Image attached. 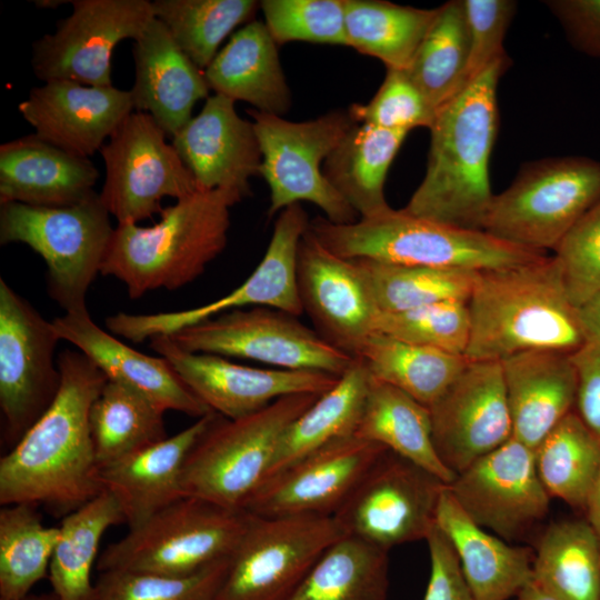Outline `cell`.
<instances>
[{
	"label": "cell",
	"mask_w": 600,
	"mask_h": 600,
	"mask_svg": "<svg viewBox=\"0 0 600 600\" xmlns=\"http://www.w3.org/2000/svg\"><path fill=\"white\" fill-rule=\"evenodd\" d=\"M57 361L54 400L0 459V504H42L64 517L102 491L89 414L108 378L78 349Z\"/></svg>",
	"instance_id": "6da1fadb"
},
{
	"label": "cell",
	"mask_w": 600,
	"mask_h": 600,
	"mask_svg": "<svg viewBox=\"0 0 600 600\" xmlns=\"http://www.w3.org/2000/svg\"><path fill=\"white\" fill-rule=\"evenodd\" d=\"M507 67L492 64L437 112L426 173L404 211L483 230L494 196L489 164L499 128L497 88Z\"/></svg>",
	"instance_id": "7a4b0ae2"
},
{
	"label": "cell",
	"mask_w": 600,
	"mask_h": 600,
	"mask_svg": "<svg viewBox=\"0 0 600 600\" xmlns=\"http://www.w3.org/2000/svg\"><path fill=\"white\" fill-rule=\"evenodd\" d=\"M467 306L468 360L501 361L529 350L574 352L583 346L577 308L553 256L480 271Z\"/></svg>",
	"instance_id": "3957f363"
},
{
	"label": "cell",
	"mask_w": 600,
	"mask_h": 600,
	"mask_svg": "<svg viewBox=\"0 0 600 600\" xmlns=\"http://www.w3.org/2000/svg\"><path fill=\"white\" fill-rule=\"evenodd\" d=\"M242 199L229 190H198L163 208L152 226L118 223L100 273L120 280L131 299L192 282L224 250L230 209Z\"/></svg>",
	"instance_id": "277c9868"
},
{
	"label": "cell",
	"mask_w": 600,
	"mask_h": 600,
	"mask_svg": "<svg viewBox=\"0 0 600 600\" xmlns=\"http://www.w3.org/2000/svg\"><path fill=\"white\" fill-rule=\"evenodd\" d=\"M308 231L348 259L472 271L503 269L542 258L543 251L502 241L483 230L463 229L390 208L352 223L310 220Z\"/></svg>",
	"instance_id": "5b68a950"
},
{
	"label": "cell",
	"mask_w": 600,
	"mask_h": 600,
	"mask_svg": "<svg viewBox=\"0 0 600 600\" xmlns=\"http://www.w3.org/2000/svg\"><path fill=\"white\" fill-rule=\"evenodd\" d=\"M251 519L244 509L184 496L110 543L97 569L192 574L230 558Z\"/></svg>",
	"instance_id": "8992f818"
},
{
	"label": "cell",
	"mask_w": 600,
	"mask_h": 600,
	"mask_svg": "<svg viewBox=\"0 0 600 600\" xmlns=\"http://www.w3.org/2000/svg\"><path fill=\"white\" fill-rule=\"evenodd\" d=\"M0 206V243L30 247L46 262L50 298L64 313L87 312L114 229L99 193L67 207Z\"/></svg>",
	"instance_id": "52a82bcc"
},
{
	"label": "cell",
	"mask_w": 600,
	"mask_h": 600,
	"mask_svg": "<svg viewBox=\"0 0 600 600\" xmlns=\"http://www.w3.org/2000/svg\"><path fill=\"white\" fill-rule=\"evenodd\" d=\"M319 396H287L239 419L217 413L186 462L184 494L243 509L267 479L282 434Z\"/></svg>",
	"instance_id": "ba28073f"
},
{
	"label": "cell",
	"mask_w": 600,
	"mask_h": 600,
	"mask_svg": "<svg viewBox=\"0 0 600 600\" xmlns=\"http://www.w3.org/2000/svg\"><path fill=\"white\" fill-rule=\"evenodd\" d=\"M600 199V161L582 156L526 163L512 183L494 194L483 231L528 249L554 250Z\"/></svg>",
	"instance_id": "9c48e42d"
},
{
	"label": "cell",
	"mask_w": 600,
	"mask_h": 600,
	"mask_svg": "<svg viewBox=\"0 0 600 600\" xmlns=\"http://www.w3.org/2000/svg\"><path fill=\"white\" fill-rule=\"evenodd\" d=\"M248 113L262 156L260 176L270 190L269 217L306 201L321 209L332 223L358 220L359 214L322 171L327 157L357 123L348 110L299 122L254 109Z\"/></svg>",
	"instance_id": "30bf717a"
},
{
	"label": "cell",
	"mask_w": 600,
	"mask_h": 600,
	"mask_svg": "<svg viewBox=\"0 0 600 600\" xmlns=\"http://www.w3.org/2000/svg\"><path fill=\"white\" fill-rule=\"evenodd\" d=\"M182 350L250 359L278 369L342 376L354 357L291 316L267 307L233 309L169 336Z\"/></svg>",
	"instance_id": "8fae6325"
},
{
	"label": "cell",
	"mask_w": 600,
	"mask_h": 600,
	"mask_svg": "<svg viewBox=\"0 0 600 600\" xmlns=\"http://www.w3.org/2000/svg\"><path fill=\"white\" fill-rule=\"evenodd\" d=\"M344 532L333 516L252 519L229 558L216 600H287Z\"/></svg>",
	"instance_id": "7c38bea8"
},
{
	"label": "cell",
	"mask_w": 600,
	"mask_h": 600,
	"mask_svg": "<svg viewBox=\"0 0 600 600\" xmlns=\"http://www.w3.org/2000/svg\"><path fill=\"white\" fill-rule=\"evenodd\" d=\"M106 178L100 200L118 223H138L162 211V200L198 191L167 133L148 113L131 112L100 149Z\"/></svg>",
	"instance_id": "4fadbf2b"
},
{
	"label": "cell",
	"mask_w": 600,
	"mask_h": 600,
	"mask_svg": "<svg viewBox=\"0 0 600 600\" xmlns=\"http://www.w3.org/2000/svg\"><path fill=\"white\" fill-rule=\"evenodd\" d=\"M447 484L387 450L333 514L346 536L389 551L427 539Z\"/></svg>",
	"instance_id": "5bb4252c"
},
{
	"label": "cell",
	"mask_w": 600,
	"mask_h": 600,
	"mask_svg": "<svg viewBox=\"0 0 600 600\" xmlns=\"http://www.w3.org/2000/svg\"><path fill=\"white\" fill-rule=\"evenodd\" d=\"M52 322L0 279V409L13 447L54 400L61 382Z\"/></svg>",
	"instance_id": "9a60e30c"
},
{
	"label": "cell",
	"mask_w": 600,
	"mask_h": 600,
	"mask_svg": "<svg viewBox=\"0 0 600 600\" xmlns=\"http://www.w3.org/2000/svg\"><path fill=\"white\" fill-rule=\"evenodd\" d=\"M71 13L37 39L31 67L42 82L69 80L86 86L112 84L117 44L137 39L154 18L148 0H72Z\"/></svg>",
	"instance_id": "2e32d148"
},
{
	"label": "cell",
	"mask_w": 600,
	"mask_h": 600,
	"mask_svg": "<svg viewBox=\"0 0 600 600\" xmlns=\"http://www.w3.org/2000/svg\"><path fill=\"white\" fill-rule=\"evenodd\" d=\"M448 487L473 522L507 541L540 523L551 499L538 476L534 451L513 437L457 474Z\"/></svg>",
	"instance_id": "e0dca14e"
},
{
	"label": "cell",
	"mask_w": 600,
	"mask_h": 600,
	"mask_svg": "<svg viewBox=\"0 0 600 600\" xmlns=\"http://www.w3.org/2000/svg\"><path fill=\"white\" fill-rule=\"evenodd\" d=\"M428 409L437 454L454 474L512 437L500 361L469 360Z\"/></svg>",
	"instance_id": "ac0fdd59"
},
{
	"label": "cell",
	"mask_w": 600,
	"mask_h": 600,
	"mask_svg": "<svg viewBox=\"0 0 600 600\" xmlns=\"http://www.w3.org/2000/svg\"><path fill=\"white\" fill-rule=\"evenodd\" d=\"M149 346L208 408L227 419L252 414L287 396L322 394L339 379L326 372L260 369L217 354L188 352L169 336H156Z\"/></svg>",
	"instance_id": "d6986e66"
},
{
	"label": "cell",
	"mask_w": 600,
	"mask_h": 600,
	"mask_svg": "<svg viewBox=\"0 0 600 600\" xmlns=\"http://www.w3.org/2000/svg\"><path fill=\"white\" fill-rule=\"evenodd\" d=\"M387 450L357 436L333 441L264 480L243 509L262 518L333 516Z\"/></svg>",
	"instance_id": "ffe728a7"
},
{
	"label": "cell",
	"mask_w": 600,
	"mask_h": 600,
	"mask_svg": "<svg viewBox=\"0 0 600 600\" xmlns=\"http://www.w3.org/2000/svg\"><path fill=\"white\" fill-rule=\"evenodd\" d=\"M298 287L303 312L317 331L356 357L373 333L379 312L358 261L333 253L307 230L299 249Z\"/></svg>",
	"instance_id": "44dd1931"
},
{
	"label": "cell",
	"mask_w": 600,
	"mask_h": 600,
	"mask_svg": "<svg viewBox=\"0 0 600 600\" xmlns=\"http://www.w3.org/2000/svg\"><path fill=\"white\" fill-rule=\"evenodd\" d=\"M133 109L130 90L69 80L43 82L18 106L38 137L82 158L100 151Z\"/></svg>",
	"instance_id": "7402d4cb"
},
{
	"label": "cell",
	"mask_w": 600,
	"mask_h": 600,
	"mask_svg": "<svg viewBox=\"0 0 600 600\" xmlns=\"http://www.w3.org/2000/svg\"><path fill=\"white\" fill-rule=\"evenodd\" d=\"M234 103L209 96L171 143L199 190L223 189L244 198L251 194L250 179L260 176L262 156L253 122L240 117Z\"/></svg>",
	"instance_id": "603a6c76"
},
{
	"label": "cell",
	"mask_w": 600,
	"mask_h": 600,
	"mask_svg": "<svg viewBox=\"0 0 600 600\" xmlns=\"http://www.w3.org/2000/svg\"><path fill=\"white\" fill-rule=\"evenodd\" d=\"M51 322L59 339L73 344L108 380L138 390L166 411L173 410L197 419L213 412L164 358L141 353L121 342L93 322L88 311L64 313Z\"/></svg>",
	"instance_id": "cb8c5ba5"
},
{
	"label": "cell",
	"mask_w": 600,
	"mask_h": 600,
	"mask_svg": "<svg viewBox=\"0 0 600 600\" xmlns=\"http://www.w3.org/2000/svg\"><path fill=\"white\" fill-rule=\"evenodd\" d=\"M133 41V107L152 117L172 138L192 118L196 103L209 97L203 70L178 47L157 18Z\"/></svg>",
	"instance_id": "d4e9b609"
},
{
	"label": "cell",
	"mask_w": 600,
	"mask_h": 600,
	"mask_svg": "<svg viewBox=\"0 0 600 600\" xmlns=\"http://www.w3.org/2000/svg\"><path fill=\"white\" fill-rule=\"evenodd\" d=\"M216 416H203L178 433L100 469L101 488L117 499L129 529L186 496V462Z\"/></svg>",
	"instance_id": "484cf974"
},
{
	"label": "cell",
	"mask_w": 600,
	"mask_h": 600,
	"mask_svg": "<svg viewBox=\"0 0 600 600\" xmlns=\"http://www.w3.org/2000/svg\"><path fill=\"white\" fill-rule=\"evenodd\" d=\"M500 362L512 437L534 451L576 409L578 374L572 352L529 350Z\"/></svg>",
	"instance_id": "4316f807"
},
{
	"label": "cell",
	"mask_w": 600,
	"mask_h": 600,
	"mask_svg": "<svg viewBox=\"0 0 600 600\" xmlns=\"http://www.w3.org/2000/svg\"><path fill=\"white\" fill-rule=\"evenodd\" d=\"M99 170L34 132L0 146V204L67 207L96 193Z\"/></svg>",
	"instance_id": "83f0119b"
},
{
	"label": "cell",
	"mask_w": 600,
	"mask_h": 600,
	"mask_svg": "<svg viewBox=\"0 0 600 600\" xmlns=\"http://www.w3.org/2000/svg\"><path fill=\"white\" fill-rule=\"evenodd\" d=\"M310 220L300 203L280 211L263 258L239 287L207 304L176 313L187 328L220 313L248 307H267L294 317L303 313L298 287V259Z\"/></svg>",
	"instance_id": "f1b7e54d"
},
{
	"label": "cell",
	"mask_w": 600,
	"mask_h": 600,
	"mask_svg": "<svg viewBox=\"0 0 600 600\" xmlns=\"http://www.w3.org/2000/svg\"><path fill=\"white\" fill-rule=\"evenodd\" d=\"M436 524L450 541L473 600H510L532 580V551L479 527L448 486L438 502Z\"/></svg>",
	"instance_id": "f546056e"
},
{
	"label": "cell",
	"mask_w": 600,
	"mask_h": 600,
	"mask_svg": "<svg viewBox=\"0 0 600 600\" xmlns=\"http://www.w3.org/2000/svg\"><path fill=\"white\" fill-rule=\"evenodd\" d=\"M203 73L214 93L254 110L282 117L290 109L291 92L264 22L252 20L236 31Z\"/></svg>",
	"instance_id": "4dcf8cb0"
},
{
	"label": "cell",
	"mask_w": 600,
	"mask_h": 600,
	"mask_svg": "<svg viewBox=\"0 0 600 600\" xmlns=\"http://www.w3.org/2000/svg\"><path fill=\"white\" fill-rule=\"evenodd\" d=\"M407 134V131L356 123L324 160V177L359 219L391 208L386 200L384 183Z\"/></svg>",
	"instance_id": "1f68e13d"
},
{
	"label": "cell",
	"mask_w": 600,
	"mask_h": 600,
	"mask_svg": "<svg viewBox=\"0 0 600 600\" xmlns=\"http://www.w3.org/2000/svg\"><path fill=\"white\" fill-rule=\"evenodd\" d=\"M354 436L383 446L434 474L447 486L457 477L437 454L428 407L372 377Z\"/></svg>",
	"instance_id": "d6a6232c"
},
{
	"label": "cell",
	"mask_w": 600,
	"mask_h": 600,
	"mask_svg": "<svg viewBox=\"0 0 600 600\" xmlns=\"http://www.w3.org/2000/svg\"><path fill=\"white\" fill-rule=\"evenodd\" d=\"M370 380L366 364L354 357L334 386L320 394L287 428L267 479L333 441L354 436Z\"/></svg>",
	"instance_id": "836d02e7"
},
{
	"label": "cell",
	"mask_w": 600,
	"mask_h": 600,
	"mask_svg": "<svg viewBox=\"0 0 600 600\" xmlns=\"http://www.w3.org/2000/svg\"><path fill=\"white\" fill-rule=\"evenodd\" d=\"M532 581L556 600H600V539L587 519L558 521L542 532Z\"/></svg>",
	"instance_id": "e575fe53"
},
{
	"label": "cell",
	"mask_w": 600,
	"mask_h": 600,
	"mask_svg": "<svg viewBox=\"0 0 600 600\" xmlns=\"http://www.w3.org/2000/svg\"><path fill=\"white\" fill-rule=\"evenodd\" d=\"M120 523H126L121 507L106 490L62 518L48 572L58 600H93L91 571L100 541L110 527Z\"/></svg>",
	"instance_id": "d590c367"
},
{
	"label": "cell",
	"mask_w": 600,
	"mask_h": 600,
	"mask_svg": "<svg viewBox=\"0 0 600 600\" xmlns=\"http://www.w3.org/2000/svg\"><path fill=\"white\" fill-rule=\"evenodd\" d=\"M166 412L138 390L107 380L89 414L99 470L166 439Z\"/></svg>",
	"instance_id": "8d00e7d4"
},
{
	"label": "cell",
	"mask_w": 600,
	"mask_h": 600,
	"mask_svg": "<svg viewBox=\"0 0 600 600\" xmlns=\"http://www.w3.org/2000/svg\"><path fill=\"white\" fill-rule=\"evenodd\" d=\"M357 358L373 379L389 383L430 407L460 374L469 360L439 349L371 333Z\"/></svg>",
	"instance_id": "74e56055"
},
{
	"label": "cell",
	"mask_w": 600,
	"mask_h": 600,
	"mask_svg": "<svg viewBox=\"0 0 600 600\" xmlns=\"http://www.w3.org/2000/svg\"><path fill=\"white\" fill-rule=\"evenodd\" d=\"M388 552L343 536L321 554L287 600H386Z\"/></svg>",
	"instance_id": "f35d334b"
},
{
	"label": "cell",
	"mask_w": 600,
	"mask_h": 600,
	"mask_svg": "<svg viewBox=\"0 0 600 600\" xmlns=\"http://www.w3.org/2000/svg\"><path fill=\"white\" fill-rule=\"evenodd\" d=\"M348 47L404 70L429 30L436 9L381 0H344Z\"/></svg>",
	"instance_id": "ab89813d"
},
{
	"label": "cell",
	"mask_w": 600,
	"mask_h": 600,
	"mask_svg": "<svg viewBox=\"0 0 600 600\" xmlns=\"http://www.w3.org/2000/svg\"><path fill=\"white\" fill-rule=\"evenodd\" d=\"M469 38L462 0L437 8L436 17L404 71L438 112L467 87Z\"/></svg>",
	"instance_id": "60d3db41"
},
{
	"label": "cell",
	"mask_w": 600,
	"mask_h": 600,
	"mask_svg": "<svg viewBox=\"0 0 600 600\" xmlns=\"http://www.w3.org/2000/svg\"><path fill=\"white\" fill-rule=\"evenodd\" d=\"M534 461L551 498L586 510L600 469V439L576 410L544 437L534 450Z\"/></svg>",
	"instance_id": "b9f144b4"
},
{
	"label": "cell",
	"mask_w": 600,
	"mask_h": 600,
	"mask_svg": "<svg viewBox=\"0 0 600 600\" xmlns=\"http://www.w3.org/2000/svg\"><path fill=\"white\" fill-rule=\"evenodd\" d=\"M59 536V526H44L37 506H1L0 600H23L31 594L49 572Z\"/></svg>",
	"instance_id": "7bdbcfd3"
},
{
	"label": "cell",
	"mask_w": 600,
	"mask_h": 600,
	"mask_svg": "<svg viewBox=\"0 0 600 600\" xmlns=\"http://www.w3.org/2000/svg\"><path fill=\"white\" fill-rule=\"evenodd\" d=\"M379 312L468 301L480 271L356 259Z\"/></svg>",
	"instance_id": "ee69618b"
},
{
	"label": "cell",
	"mask_w": 600,
	"mask_h": 600,
	"mask_svg": "<svg viewBox=\"0 0 600 600\" xmlns=\"http://www.w3.org/2000/svg\"><path fill=\"white\" fill-rule=\"evenodd\" d=\"M254 0H156L153 16L178 47L201 70L211 63L222 41L240 24L252 21Z\"/></svg>",
	"instance_id": "f6af8a7d"
},
{
	"label": "cell",
	"mask_w": 600,
	"mask_h": 600,
	"mask_svg": "<svg viewBox=\"0 0 600 600\" xmlns=\"http://www.w3.org/2000/svg\"><path fill=\"white\" fill-rule=\"evenodd\" d=\"M229 558L188 576L111 570L100 572L93 600H216Z\"/></svg>",
	"instance_id": "bcb514c9"
},
{
	"label": "cell",
	"mask_w": 600,
	"mask_h": 600,
	"mask_svg": "<svg viewBox=\"0 0 600 600\" xmlns=\"http://www.w3.org/2000/svg\"><path fill=\"white\" fill-rule=\"evenodd\" d=\"M373 332L464 356L470 337L466 301H443L401 312H378Z\"/></svg>",
	"instance_id": "7dc6e473"
},
{
	"label": "cell",
	"mask_w": 600,
	"mask_h": 600,
	"mask_svg": "<svg viewBox=\"0 0 600 600\" xmlns=\"http://www.w3.org/2000/svg\"><path fill=\"white\" fill-rule=\"evenodd\" d=\"M264 24L277 44L347 46L344 0H263Z\"/></svg>",
	"instance_id": "c3c4849f"
},
{
	"label": "cell",
	"mask_w": 600,
	"mask_h": 600,
	"mask_svg": "<svg viewBox=\"0 0 600 600\" xmlns=\"http://www.w3.org/2000/svg\"><path fill=\"white\" fill-rule=\"evenodd\" d=\"M348 112L357 123L407 131L430 129L437 112L404 70L387 69L384 80L366 104L353 103Z\"/></svg>",
	"instance_id": "681fc988"
},
{
	"label": "cell",
	"mask_w": 600,
	"mask_h": 600,
	"mask_svg": "<svg viewBox=\"0 0 600 600\" xmlns=\"http://www.w3.org/2000/svg\"><path fill=\"white\" fill-rule=\"evenodd\" d=\"M553 251L568 297L576 308L600 291V199Z\"/></svg>",
	"instance_id": "f907efd6"
},
{
	"label": "cell",
	"mask_w": 600,
	"mask_h": 600,
	"mask_svg": "<svg viewBox=\"0 0 600 600\" xmlns=\"http://www.w3.org/2000/svg\"><path fill=\"white\" fill-rule=\"evenodd\" d=\"M469 38L467 86L497 62H508L507 30L514 17L512 0H462Z\"/></svg>",
	"instance_id": "816d5d0a"
},
{
	"label": "cell",
	"mask_w": 600,
	"mask_h": 600,
	"mask_svg": "<svg viewBox=\"0 0 600 600\" xmlns=\"http://www.w3.org/2000/svg\"><path fill=\"white\" fill-rule=\"evenodd\" d=\"M430 576L423 600H473L458 557L437 524L427 539Z\"/></svg>",
	"instance_id": "f5cc1de1"
},
{
	"label": "cell",
	"mask_w": 600,
	"mask_h": 600,
	"mask_svg": "<svg viewBox=\"0 0 600 600\" xmlns=\"http://www.w3.org/2000/svg\"><path fill=\"white\" fill-rule=\"evenodd\" d=\"M571 46L600 60V0L544 1Z\"/></svg>",
	"instance_id": "db71d44e"
},
{
	"label": "cell",
	"mask_w": 600,
	"mask_h": 600,
	"mask_svg": "<svg viewBox=\"0 0 600 600\" xmlns=\"http://www.w3.org/2000/svg\"><path fill=\"white\" fill-rule=\"evenodd\" d=\"M572 360L578 374L574 410L600 439V348L583 344Z\"/></svg>",
	"instance_id": "11a10c76"
},
{
	"label": "cell",
	"mask_w": 600,
	"mask_h": 600,
	"mask_svg": "<svg viewBox=\"0 0 600 600\" xmlns=\"http://www.w3.org/2000/svg\"><path fill=\"white\" fill-rule=\"evenodd\" d=\"M583 344L600 348V291L577 307Z\"/></svg>",
	"instance_id": "9f6ffc18"
},
{
	"label": "cell",
	"mask_w": 600,
	"mask_h": 600,
	"mask_svg": "<svg viewBox=\"0 0 600 600\" xmlns=\"http://www.w3.org/2000/svg\"><path fill=\"white\" fill-rule=\"evenodd\" d=\"M587 520L600 539V469L586 507Z\"/></svg>",
	"instance_id": "6f0895ef"
},
{
	"label": "cell",
	"mask_w": 600,
	"mask_h": 600,
	"mask_svg": "<svg viewBox=\"0 0 600 600\" xmlns=\"http://www.w3.org/2000/svg\"><path fill=\"white\" fill-rule=\"evenodd\" d=\"M517 600H556L542 589H540L532 580L518 593Z\"/></svg>",
	"instance_id": "680465c9"
},
{
	"label": "cell",
	"mask_w": 600,
	"mask_h": 600,
	"mask_svg": "<svg viewBox=\"0 0 600 600\" xmlns=\"http://www.w3.org/2000/svg\"><path fill=\"white\" fill-rule=\"evenodd\" d=\"M67 2H69V1L41 0V1H36L34 3H37V6L40 7V8H57V7H59L61 3H67Z\"/></svg>",
	"instance_id": "91938a15"
},
{
	"label": "cell",
	"mask_w": 600,
	"mask_h": 600,
	"mask_svg": "<svg viewBox=\"0 0 600 600\" xmlns=\"http://www.w3.org/2000/svg\"><path fill=\"white\" fill-rule=\"evenodd\" d=\"M23 600H58L54 593L29 594Z\"/></svg>",
	"instance_id": "94428289"
}]
</instances>
